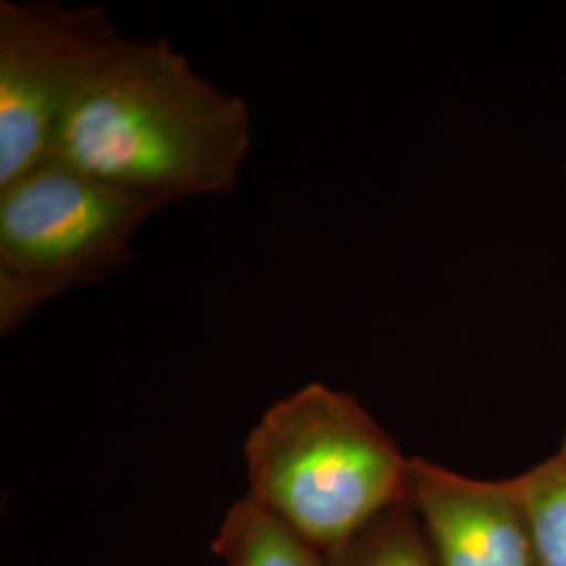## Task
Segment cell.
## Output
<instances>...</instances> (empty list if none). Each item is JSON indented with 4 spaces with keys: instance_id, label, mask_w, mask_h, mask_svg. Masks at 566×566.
Segmentation results:
<instances>
[{
    "instance_id": "5",
    "label": "cell",
    "mask_w": 566,
    "mask_h": 566,
    "mask_svg": "<svg viewBox=\"0 0 566 566\" xmlns=\"http://www.w3.org/2000/svg\"><path fill=\"white\" fill-rule=\"evenodd\" d=\"M409 506L437 566H539L512 479L481 481L413 458Z\"/></svg>"
},
{
    "instance_id": "2",
    "label": "cell",
    "mask_w": 566,
    "mask_h": 566,
    "mask_svg": "<svg viewBox=\"0 0 566 566\" xmlns=\"http://www.w3.org/2000/svg\"><path fill=\"white\" fill-rule=\"evenodd\" d=\"M248 495L322 554L409 502V464L353 395L322 382L271 405L243 443Z\"/></svg>"
},
{
    "instance_id": "8",
    "label": "cell",
    "mask_w": 566,
    "mask_h": 566,
    "mask_svg": "<svg viewBox=\"0 0 566 566\" xmlns=\"http://www.w3.org/2000/svg\"><path fill=\"white\" fill-rule=\"evenodd\" d=\"M409 502L390 507L350 542L327 554L329 566H437Z\"/></svg>"
},
{
    "instance_id": "7",
    "label": "cell",
    "mask_w": 566,
    "mask_h": 566,
    "mask_svg": "<svg viewBox=\"0 0 566 566\" xmlns=\"http://www.w3.org/2000/svg\"><path fill=\"white\" fill-rule=\"evenodd\" d=\"M539 566H566V462L554 455L514 476Z\"/></svg>"
},
{
    "instance_id": "6",
    "label": "cell",
    "mask_w": 566,
    "mask_h": 566,
    "mask_svg": "<svg viewBox=\"0 0 566 566\" xmlns=\"http://www.w3.org/2000/svg\"><path fill=\"white\" fill-rule=\"evenodd\" d=\"M212 549L224 566H329L325 554L250 495L227 512Z\"/></svg>"
},
{
    "instance_id": "1",
    "label": "cell",
    "mask_w": 566,
    "mask_h": 566,
    "mask_svg": "<svg viewBox=\"0 0 566 566\" xmlns=\"http://www.w3.org/2000/svg\"><path fill=\"white\" fill-rule=\"evenodd\" d=\"M248 149V103L156 39L122 42L65 116L51 160L168 208L231 193Z\"/></svg>"
},
{
    "instance_id": "4",
    "label": "cell",
    "mask_w": 566,
    "mask_h": 566,
    "mask_svg": "<svg viewBox=\"0 0 566 566\" xmlns=\"http://www.w3.org/2000/svg\"><path fill=\"white\" fill-rule=\"evenodd\" d=\"M124 41L102 7L0 2V187L51 160L65 116Z\"/></svg>"
},
{
    "instance_id": "9",
    "label": "cell",
    "mask_w": 566,
    "mask_h": 566,
    "mask_svg": "<svg viewBox=\"0 0 566 566\" xmlns=\"http://www.w3.org/2000/svg\"><path fill=\"white\" fill-rule=\"evenodd\" d=\"M558 455H560V458L566 462V437L565 441H563V447H560V453H558Z\"/></svg>"
},
{
    "instance_id": "3",
    "label": "cell",
    "mask_w": 566,
    "mask_h": 566,
    "mask_svg": "<svg viewBox=\"0 0 566 566\" xmlns=\"http://www.w3.org/2000/svg\"><path fill=\"white\" fill-rule=\"evenodd\" d=\"M164 208L60 160L0 187V332L128 263L133 238Z\"/></svg>"
}]
</instances>
